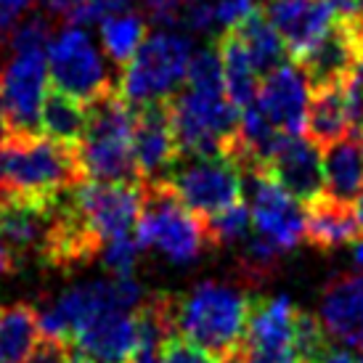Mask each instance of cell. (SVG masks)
Wrapping results in <instances>:
<instances>
[{
  "mask_svg": "<svg viewBox=\"0 0 363 363\" xmlns=\"http://www.w3.org/2000/svg\"><path fill=\"white\" fill-rule=\"evenodd\" d=\"M250 313V294L239 284L204 279L175 294V332L212 358L236 353Z\"/></svg>",
  "mask_w": 363,
  "mask_h": 363,
  "instance_id": "6da1fadb",
  "label": "cell"
},
{
  "mask_svg": "<svg viewBox=\"0 0 363 363\" xmlns=\"http://www.w3.org/2000/svg\"><path fill=\"white\" fill-rule=\"evenodd\" d=\"M88 128L82 141L74 146L82 175L88 181L106 183H141L135 160H133V122L135 106L120 96V91H106L85 104Z\"/></svg>",
  "mask_w": 363,
  "mask_h": 363,
  "instance_id": "7a4b0ae2",
  "label": "cell"
},
{
  "mask_svg": "<svg viewBox=\"0 0 363 363\" xmlns=\"http://www.w3.org/2000/svg\"><path fill=\"white\" fill-rule=\"evenodd\" d=\"M85 181L77 152L45 133L0 138V199L59 194Z\"/></svg>",
  "mask_w": 363,
  "mask_h": 363,
  "instance_id": "3957f363",
  "label": "cell"
},
{
  "mask_svg": "<svg viewBox=\"0 0 363 363\" xmlns=\"http://www.w3.org/2000/svg\"><path fill=\"white\" fill-rule=\"evenodd\" d=\"M135 236L141 239L143 250L160 252L172 265H196L204 252L212 250L204 218L194 215L167 181L141 183Z\"/></svg>",
  "mask_w": 363,
  "mask_h": 363,
  "instance_id": "277c9868",
  "label": "cell"
},
{
  "mask_svg": "<svg viewBox=\"0 0 363 363\" xmlns=\"http://www.w3.org/2000/svg\"><path fill=\"white\" fill-rule=\"evenodd\" d=\"M167 104L181 157L225 154L242 117L225 91H202L186 85V91H175Z\"/></svg>",
  "mask_w": 363,
  "mask_h": 363,
  "instance_id": "5b68a950",
  "label": "cell"
},
{
  "mask_svg": "<svg viewBox=\"0 0 363 363\" xmlns=\"http://www.w3.org/2000/svg\"><path fill=\"white\" fill-rule=\"evenodd\" d=\"M191 40L170 27H160L146 35L141 48L122 67L120 96L128 104L138 106L157 99H170L178 85L186 80V69L191 61Z\"/></svg>",
  "mask_w": 363,
  "mask_h": 363,
  "instance_id": "8992f818",
  "label": "cell"
},
{
  "mask_svg": "<svg viewBox=\"0 0 363 363\" xmlns=\"http://www.w3.org/2000/svg\"><path fill=\"white\" fill-rule=\"evenodd\" d=\"M194 215L207 218L231 207L242 196V170L225 154L207 157H181L172 162L167 175L162 178Z\"/></svg>",
  "mask_w": 363,
  "mask_h": 363,
  "instance_id": "52a82bcc",
  "label": "cell"
},
{
  "mask_svg": "<svg viewBox=\"0 0 363 363\" xmlns=\"http://www.w3.org/2000/svg\"><path fill=\"white\" fill-rule=\"evenodd\" d=\"M59 212L61 191L0 199V244L11 252L19 271L30 262L43 265L59 223Z\"/></svg>",
  "mask_w": 363,
  "mask_h": 363,
  "instance_id": "ba28073f",
  "label": "cell"
},
{
  "mask_svg": "<svg viewBox=\"0 0 363 363\" xmlns=\"http://www.w3.org/2000/svg\"><path fill=\"white\" fill-rule=\"evenodd\" d=\"M48 74L53 88L69 93L82 104L111 91V77L101 51L80 24H69L48 45Z\"/></svg>",
  "mask_w": 363,
  "mask_h": 363,
  "instance_id": "9c48e42d",
  "label": "cell"
},
{
  "mask_svg": "<svg viewBox=\"0 0 363 363\" xmlns=\"http://www.w3.org/2000/svg\"><path fill=\"white\" fill-rule=\"evenodd\" d=\"M67 196L74 215L101 244L135 231L141 212V183H106L85 178L67 189Z\"/></svg>",
  "mask_w": 363,
  "mask_h": 363,
  "instance_id": "30bf717a",
  "label": "cell"
},
{
  "mask_svg": "<svg viewBox=\"0 0 363 363\" xmlns=\"http://www.w3.org/2000/svg\"><path fill=\"white\" fill-rule=\"evenodd\" d=\"M242 191L250 199L255 233L289 255L305 242V210L273 181L268 170H242Z\"/></svg>",
  "mask_w": 363,
  "mask_h": 363,
  "instance_id": "8fae6325",
  "label": "cell"
},
{
  "mask_svg": "<svg viewBox=\"0 0 363 363\" xmlns=\"http://www.w3.org/2000/svg\"><path fill=\"white\" fill-rule=\"evenodd\" d=\"M48 85V51H11L0 72L9 135L40 133V109Z\"/></svg>",
  "mask_w": 363,
  "mask_h": 363,
  "instance_id": "7c38bea8",
  "label": "cell"
},
{
  "mask_svg": "<svg viewBox=\"0 0 363 363\" xmlns=\"http://www.w3.org/2000/svg\"><path fill=\"white\" fill-rule=\"evenodd\" d=\"M294 303L286 294L250 297L247 329L236 353L244 363H300L294 350Z\"/></svg>",
  "mask_w": 363,
  "mask_h": 363,
  "instance_id": "4fadbf2b",
  "label": "cell"
},
{
  "mask_svg": "<svg viewBox=\"0 0 363 363\" xmlns=\"http://www.w3.org/2000/svg\"><path fill=\"white\" fill-rule=\"evenodd\" d=\"M265 170L297 202L308 204L326 191L321 146L305 133H279Z\"/></svg>",
  "mask_w": 363,
  "mask_h": 363,
  "instance_id": "5bb4252c",
  "label": "cell"
},
{
  "mask_svg": "<svg viewBox=\"0 0 363 363\" xmlns=\"http://www.w3.org/2000/svg\"><path fill=\"white\" fill-rule=\"evenodd\" d=\"M133 160L141 183L162 181L172 162L178 160V143L172 133V117L167 99L135 106L133 122Z\"/></svg>",
  "mask_w": 363,
  "mask_h": 363,
  "instance_id": "9a60e30c",
  "label": "cell"
},
{
  "mask_svg": "<svg viewBox=\"0 0 363 363\" xmlns=\"http://www.w3.org/2000/svg\"><path fill=\"white\" fill-rule=\"evenodd\" d=\"M311 104V80L300 61H286L265 74L257 93V106L279 133H305Z\"/></svg>",
  "mask_w": 363,
  "mask_h": 363,
  "instance_id": "2e32d148",
  "label": "cell"
},
{
  "mask_svg": "<svg viewBox=\"0 0 363 363\" xmlns=\"http://www.w3.org/2000/svg\"><path fill=\"white\" fill-rule=\"evenodd\" d=\"M318 318L332 340L363 353V273H337L323 284Z\"/></svg>",
  "mask_w": 363,
  "mask_h": 363,
  "instance_id": "e0dca14e",
  "label": "cell"
},
{
  "mask_svg": "<svg viewBox=\"0 0 363 363\" xmlns=\"http://www.w3.org/2000/svg\"><path fill=\"white\" fill-rule=\"evenodd\" d=\"M265 16L297 61L337 21L332 0H268Z\"/></svg>",
  "mask_w": 363,
  "mask_h": 363,
  "instance_id": "ac0fdd59",
  "label": "cell"
},
{
  "mask_svg": "<svg viewBox=\"0 0 363 363\" xmlns=\"http://www.w3.org/2000/svg\"><path fill=\"white\" fill-rule=\"evenodd\" d=\"M72 345L111 363H125L135 347V313L122 308H104L93 313L77 332Z\"/></svg>",
  "mask_w": 363,
  "mask_h": 363,
  "instance_id": "d6986e66",
  "label": "cell"
},
{
  "mask_svg": "<svg viewBox=\"0 0 363 363\" xmlns=\"http://www.w3.org/2000/svg\"><path fill=\"white\" fill-rule=\"evenodd\" d=\"M300 67L305 69L311 88L315 85H329V82H342L350 72L355 69V64L361 61L358 56V45L350 32V24L342 19H337L315 40L311 51L300 56Z\"/></svg>",
  "mask_w": 363,
  "mask_h": 363,
  "instance_id": "ffe728a7",
  "label": "cell"
},
{
  "mask_svg": "<svg viewBox=\"0 0 363 363\" xmlns=\"http://www.w3.org/2000/svg\"><path fill=\"white\" fill-rule=\"evenodd\" d=\"M355 239H361V223L350 204L337 202L326 194L308 202L305 242L311 247L321 250V252H337L347 244H353Z\"/></svg>",
  "mask_w": 363,
  "mask_h": 363,
  "instance_id": "44dd1931",
  "label": "cell"
},
{
  "mask_svg": "<svg viewBox=\"0 0 363 363\" xmlns=\"http://www.w3.org/2000/svg\"><path fill=\"white\" fill-rule=\"evenodd\" d=\"M323 154V181H326V196L337 202L350 204L363 191V149L361 135L347 133L337 141L326 143Z\"/></svg>",
  "mask_w": 363,
  "mask_h": 363,
  "instance_id": "7402d4cb",
  "label": "cell"
},
{
  "mask_svg": "<svg viewBox=\"0 0 363 363\" xmlns=\"http://www.w3.org/2000/svg\"><path fill=\"white\" fill-rule=\"evenodd\" d=\"M215 43L220 48L225 96L231 99V104L239 111L252 106L257 101V93H260V72L255 69V64L250 59L247 48H244V43L239 40V35L233 30L220 32L215 38Z\"/></svg>",
  "mask_w": 363,
  "mask_h": 363,
  "instance_id": "603a6c76",
  "label": "cell"
},
{
  "mask_svg": "<svg viewBox=\"0 0 363 363\" xmlns=\"http://www.w3.org/2000/svg\"><path fill=\"white\" fill-rule=\"evenodd\" d=\"M308 138L326 146L350 133V117H347V104H345L342 82H329V85H315L311 88V104H308V120H305Z\"/></svg>",
  "mask_w": 363,
  "mask_h": 363,
  "instance_id": "cb8c5ba5",
  "label": "cell"
},
{
  "mask_svg": "<svg viewBox=\"0 0 363 363\" xmlns=\"http://www.w3.org/2000/svg\"><path fill=\"white\" fill-rule=\"evenodd\" d=\"M40 311L30 303L0 308V363H24L40 342Z\"/></svg>",
  "mask_w": 363,
  "mask_h": 363,
  "instance_id": "d4e9b609",
  "label": "cell"
},
{
  "mask_svg": "<svg viewBox=\"0 0 363 363\" xmlns=\"http://www.w3.org/2000/svg\"><path fill=\"white\" fill-rule=\"evenodd\" d=\"M233 32L239 35V40L244 43V48L250 53V59H252L255 69L260 72V74H268L271 69L276 67H281L286 61H292V53L286 48V43L281 40V35L276 32L268 16H265V11L257 6V9L250 13V16H244Z\"/></svg>",
  "mask_w": 363,
  "mask_h": 363,
  "instance_id": "484cf974",
  "label": "cell"
},
{
  "mask_svg": "<svg viewBox=\"0 0 363 363\" xmlns=\"http://www.w3.org/2000/svg\"><path fill=\"white\" fill-rule=\"evenodd\" d=\"M85 128H88V109L80 99L59 88L45 93L40 109V133H45L53 141L77 146L85 135Z\"/></svg>",
  "mask_w": 363,
  "mask_h": 363,
  "instance_id": "4316f807",
  "label": "cell"
},
{
  "mask_svg": "<svg viewBox=\"0 0 363 363\" xmlns=\"http://www.w3.org/2000/svg\"><path fill=\"white\" fill-rule=\"evenodd\" d=\"M149 35V24L135 11H120L99 21V38L106 59L114 67H125Z\"/></svg>",
  "mask_w": 363,
  "mask_h": 363,
  "instance_id": "83f0119b",
  "label": "cell"
},
{
  "mask_svg": "<svg viewBox=\"0 0 363 363\" xmlns=\"http://www.w3.org/2000/svg\"><path fill=\"white\" fill-rule=\"evenodd\" d=\"M284 257H286L284 250H279L268 239H262L260 233H252L244 239L242 250H239L236 273H239L244 286H262L279 276Z\"/></svg>",
  "mask_w": 363,
  "mask_h": 363,
  "instance_id": "f1b7e54d",
  "label": "cell"
},
{
  "mask_svg": "<svg viewBox=\"0 0 363 363\" xmlns=\"http://www.w3.org/2000/svg\"><path fill=\"white\" fill-rule=\"evenodd\" d=\"M204 225H207V236H210L212 250H233V247H242L244 239L250 236L252 215H250L247 204L233 202L225 210L207 215Z\"/></svg>",
  "mask_w": 363,
  "mask_h": 363,
  "instance_id": "f546056e",
  "label": "cell"
},
{
  "mask_svg": "<svg viewBox=\"0 0 363 363\" xmlns=\"http://www.w3.org/2000/svg\"><path fill=\"white\" fill-rule=\"evenodd\" d=\"M186 85L202 88V91H225L218 43H210V45H204V48L191 53L189 69H186Z\"/></svg>",
  "mask_w": 363,
  "mask_h": 363,
  "instance_id": "4dcf8cb0",
  "label": "cell"
},
{
  "mask_svg": "<svg viewBox=\"0 0 363 363\" xmlns=\"http://www.w3.org/2000/svg\"><path fill=\"white\" fill-rule=\"evenodd\" d=\"M143 255V244L135 233H125V236H117V239H109V242L101 247V255L99 260L109 273L114 276H133L135 265Z\"/></svg>",
  "mask_w": 363,
  "mask_h": 363,
  "instance_id": "1f68e13d",
  "label": "cell"
},
{
  "mask_svg": "<svg viewBox=\"0 0 363 363\" xmlns=\"http://www.w3.org/2000/svg\"><path fill=\"white\" fill-rule=\"evenodd\" d=\"M326 345H329V334L323 329L321 318L308 311H297V318H294V350H297L300 363H313L326 350Z\"/></svg>",
  "mask_w": 363,
  "mask_h": 363,
  "instance_id": "d6a6232c",
  "label": "cell"
},
{
  "mask_svg": "<svg viewBox=\"0 0 363 363\" xmlns=\"http://www.w3.org/2000/svg\"><path fill=\"white\" fill-rule=\"evenodd\" d=\"M51 13H32L27 19H21L9 38V51H48L53 40V24Z\"/></svg>",
  "mask_w": 363,
  "mask_h": 363,
  "instance_id": "836d02e7",
  "label": "cell"
},
{
  "mask_svg": "<svg viewBox=\"0 0 363 363\" xmlns=\"http://www.w3.org/2000/svg\"><path fill=\"white\" fill-rule=\"evenodd\" d=\"M162 363H218L199 345L189 342L181 334H170L162 345Z\"/></svg>",
  "mask_w": 363,
  "mask_h": 363,
  "instance_id": "e575fe53",
  "label": "cell"
},
{
  "mask_svg": "<svg viewBox=\"0 0 363 363\" xmlns=\"http://www.w3.org/2000/svg\"><path fill=\"white\" fill-rule=\"evenodd\" d=\"M342 91L347 117H350V130L363 133V61H358L355 69L342 80Z\"/></svg>",
  "mask_w": 363,
  "mask_h": 363,
  "instance_id": "d590c367",
  "label": "cell"
},
{
  "mask_svg": "<svg viewBox=\"0 0 363 363\" xmlns=\"http://www.w3.org/2000/svg\"><path fill=\"white\" fill-rule=\"evenodd\" d=\"M257 9V0H215V24L218 35L225 30H233L244 16H250Z\"/></svg>",
  "mask_w": 363,
  "mask_h": 363,
  "instance_id": "8d00e7d4",
  "label": "cell"
},
{
  "mask_svg": "<svg viewBox=\"0 0 363 363\" xmlns=\"http://www.w3.org/2000/svg\"><path fill=\"white\" fill-rule=\"evenodd\" d=\"M186 3L189 0H143L149 19L160 27H170V30H178V19H181Z\"/></svg>",
  "mask_w": 363,
  "mask_h": 363,
  "instance_id": "74e56055",
  "label": "cell"
},
{
  "mask_svg": "<svg viewBox=\"0 0 363 363\" xmlns=\"http://www.w3.org/2000/svg\"><path fill=\"white\" fill-rule=\"evenodd\" d=\"M67 353H69V342L59 340V337H48L43 334L40 342L35 345V350L24 363H67Z\"/></svg>",
  "mask_w": 363,
  "mask_h": 363,
  "instance_id": "f35d334b",
  "label": "cell"
},
{
  "mask_svg": "<svg viewBox=\"0 0 363 363\" xmlns=\"http://www.w3.org/2000/svg\"><path fill=\"white\" fill-rule=\"evenodd\" d=\"M38 0H0V27L11 32L24 16H30Z\"/></svg>",
  "mask_w": 363,
  "mask_h": 363,
  "instance_id": "ab89813d",
  "label": "cell"
},
{
  "mask_svg": "<svg viewBox=\"0 0 363 363\" xmlns=\"http://www.w3.org/2000/svg\"><path fill=\"white\" fill-rule=\"evenodd\" d=\"M358 355L350 353V347H345V345H326V350H323L318 358L313 363H355Z\"/></svg>",
  "mask_w": 363,
  "mask_h": 363,
  "instance_id": "60d3db41",
  "label": "cell"
},
{
  "mask_svg": "<svg viewBox=\"0 0 363 363\" xmlns=\"http://www.w3.org/2000/svg\"><path fill=\"white\" fill-rule=\"evenodd\" d=\"M67 363H111V361L96 358V355L85 353V350H80L77 345H72V342H69V353H67Z\"/></svg>",
  "mask_w": 363,
  "mask_h": 363,
  "instance_id": "b9f144b4",
  "label": "cell"
},
{
  "mask_svg": "<svg viewBox=\"0 0 363 363\" xmlns=\"http://www.w3.org/2000/svg\"><path fill=\"white\" fill-rule=\"evenodd\" d=\"M16 271H19V268H16L11 252L0 244V279H6V276H11V273H16Z\"/></svg>",
  "mask_w": 363,
  "mask_h": 363,
  "instance_id": "7bdbcfd3",
  "label": "cell"
},
{
  "mask_svg": "<svg viewBox=\"0 0 363 363\" xmlns=\"http://www.w3.org/2000/svg\"><path fill=\"white\" fill-rule=\"evenodd\" d=\"M353 260H355V265L363 271V239H355L353 242Z\"/></svg>",
  "mask_w": 363,
  "mask_h": 363,
  "instance_id": "ee69618b",
  "label": "cell"
},
{
  "mask_svg": "<svg viewBox=\"0 0 363 363\" xmlns=\"http://www.w3.org/2000/svg\"><path fill=\"white\" fill-rule=\"evenodd\" d=\"M9 135V125H6V109H3V91H0V138Z\"/></svg>",
  "mask_w": 363,
  "mask_h": 363,
  "instance_id": "f6af8a7d",
  "label": "cell"
},
{
  "mask_svg": "<svg viewBox=\"0 0 363 363\" xmlns=\"http://www.w3.org/2000/svg\"><path fill=\"white\" fill-rule=\"evenodd\" d=\"M355 218H358V223H361V228H363V191L355 196Z\"/></svg>",
  "mask_w": 363,
  "mask_h": 363,
  "instance_id": "bcb514c9",
  "label": "cell"
},
{
  "mask_svg": "<svg viewBox=\"0 0 363 363\" xmlns=\"http://www.w3.org/2000/svg\"><path fill=\"white\" fill-rule=\"evenodd\" d=\"M6 53H9V40H6V30L0 27V61L6 59Z\"/></svg>",
  "mask_w": 363,
  "mask_h": 363,
  "instance_id": "7dc6e473",
  "label": "cell"
},
{
  "mask_svg": "<svg viewBox=\"0 0 363 363\" xmlns=\"http://www.w3.org/2000/svg\"><path fill=\"white\" fill-rule=\"evenodd\" d=\"M218 363H244V361L239 353H228V355H223V358H218Z\"/></svg>",
  "mask_w": 363,
  "mask_h": 363,
  "instance_id": "c3c4849f",
  "label": "cell"
},
{
  "mask_svg": "<svg viewBox=\"0 0 363 363\" xmlns=\"http://www.w3.org/2000/svg\"><path fill=\"white\" fill-rule=\"evenodd\" d=\"M358 135H361V149H363V133H358Z\"/></svg>",
  "mask_w": 363,
  "mask_h": 363,
  "instance_id": "681fc988",
  "label": "cell"
}]
</instances>
